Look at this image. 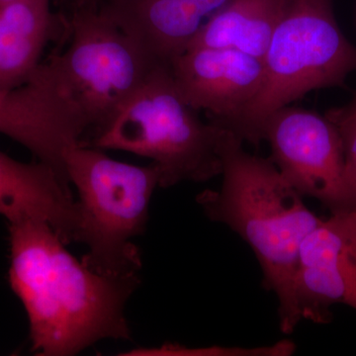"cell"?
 <instances>
[{
  "label": "cell",
  "mask_w": 356,
  "mask_h": 356,
  "mask_svg": "<svg viewBox=\"0 0 356 356\" xmlns=\"http://www.w3.org/2000/svg\"><path fill=\"white\" fill-rule=\"evenodd\" d=\"M9 283L29 320L33 353L70 356L104 339H130L126 305L140 275L100 274L79 261L50 225L8 224Z\"/></svg>",
  "instance_id": "6da1fadb"
},
{
  "label": "cell",
  "mask_w": 356,
  "mask_h": 356,
  "mask_svg": "<svg viewBox=\"0 0 356 356\" xmlns=\"http://www.w3.org/2000/svg\"><path fill=\"white\" fill-rule=\"evenodd\" d=\"M243 144L231 136L222 154L221 188L201 192L197 202L209 219L227 225L254 250L264 286L277 296L281 331L291 334L301 322L294 299L300 248L323 219L270 159L248 154Z\"/></svg>",
  "instance_id": "7a4b0ae2"
},
{
  "label": "cell",
  "mask_w": 356,
  "mask_h": 356,
  "mask_svg": "<svg viewBox=\"0 0 356 356\" xmlns=\"http://www.w3.org/2000/svg\"><path fill=\"white\" fill-rule=\"evenodd\" d=\"M233 134L204 122L178 92L168 65H161L86 145L151 159L159 187L168 188L221 175L222 154Z\"/></svg>",
  "instance_id": "3957f363"
},
{
  "label": "cell",
  "mask_w": 356,
  "mask_h": 356,
  "mask_svg": "<svg viewBox=\"0 0 356 356\" xmlns=\"http://www.w3.org/2000/svg\"><path fill=\"white\" fill-rule=\"evenodd\" d=\"M65 165L79 194L76 243L88 248L81 261L104 275H140L142 255L133 240L147 227L159 187L156 166L123 163L83 144L67 152Z\"/></svg>",
  "instance_id": "277c9868"
},
{
  "label": "cell",
  "mask_w": 356,
  "mask_h": 356,
  "mask_svg": "<svg viewBox=\"0 0 356 356\" xmlns=\"http://www.w3.org/2000/svg\"><path fill=\"white\" fill-rule=\"evenodd\" d=\"M262 63L261 90L231 130L255 145L273 112L312 91L343 86L356 72V47L337 24L332 0H291Z\"/></svg>",
  "instance_id": "5b68a950"
},
{
  "label": "cell",
  "mask_w": 356,
  "mask_h": 356,
  "mask_svg": "<svg viewBox=\"0 0 356 356\" xmlns=\"http://www.w3.org/2000/svg\"><path fill=\"white\" fill-rule=\"evenodd\" d=\"M70 43L44 63L51 83L95 132L161 65L102 10L70 11Z\"/></svg>",
  "instance_id": "8992f818"
},
{
  "label": "cell",
  "mask_w": 356,
  "mask_h": 356,
  "mask_svg": "<svg viewBox=\"0 0 356 356\" xmlns=\"http://www.w3.org/2000/svg\"><path fill=\"white\" fill-rule=\"evenodd\" d=\"M261 139L271 149V161L303 197L317 199L334 213L356 210L343 143L325 115L292 105L266 117Z\"/></svg>",
  "instance_id": "52a82bcc"
},
{
  "label": "cell",
  "mask_w": 356,
  "mask_h": 356,
  "mask_svg": "<svg viewBox=\"0 0 356 356\" xmlns=\"http://www.w3.org/2000/svg\"><path fill=\"white\" fill-rule=\"evenodd\" d=\"M88 130L42 64L19 86L0 88V134L25 147L67 182L65 156L83 144Z\"/></svg>",
  "instance_id": "ba28073f"
},
{
  "label": "cell",
  "mask_w": 356,
  "mask_h": 356,
  "mask_svg": "<svg viewBox=\"0 0 356 356\" xmlns=\"http://www.w3.org/2000/svg\"><path fill=\"white\" fill-rule=\"evenodd\" d=\"M300 321L327 323L336 304L356 310V210L323 219L300 248L294 282Z\"/></svg>",
  "instance_id": "9c48e42d"
},
{
  "label": "cell",
  "mask_w": 356,
  "mask_h": 356,
  "mask_svg": "<svg viewBox=\"0 0 356 356\" xmlns=\"http://www.w3.org/2000/svg\"><path fill=\"white\" fill-rule=\"evenodd\" d=\"M178 92L197 111L231 131L252 104L264 81L261 58L231 48L194 47L170 65Z\"/></svg>",
  "instance_id": "30bf717a"
},
{
  "label": "cell",
  "mask_w": 356,
  "mask_h": 356,
  "mask_svg": "<svg viewBox=\"0 0 356 356\" xmlns=\"http://www.w3.org/2000/svg\"><path fill=\"white\" fill-rule=\"evenodd\" d=\"M70 186L47 163H22L0 152V215L8 224L38 220L65 245L76 243L79 211Z\"/></svg>",
  "instance_id": "8fae6325"
},
{
  "label": "cell",
  "mask_w": 356,
  "mask_h": 356,
  "mask_svg": "<svg viewBox=\"0 0 356 356\" xmlns=\"http://www.w3.org/2000/svg\"><path fill=\"white\" fill-rule=\"evenodd\" d=\"M229 0H134L103 11L159 63L168 65L188 49L201 28Z\"/></svg>",
  "instance_id": "7c38bea8"
},
{
  "label": "cell",
  "mask_w": 356,
  "mask_h": 356,
  "mask_svg": "<svg viewBox=\"0 0 356 356\" xmlns=\"http://www.w3.org/2000/svg\"><path fill=\"white\" fill-rule=\"evenodd\" d=\"M51 21V0L0 6V88L19 86L39 67Z\"/></svg>",
  "instance_id": "4fadbf2b"
},
{
  "label": "cell",
  "mask_w": 356,
  "mask_h": 356,
  "mask_svg": "<svg viewBox=\"0 0 356 356\" xmlns=\"http://www.w3.org/2000/svg\"><path fill=\"white\" fill-rule=\"evenodd\" d=\"M291 0H229L189 44L231 48L264 58Z\"/></svg>",
  "instance_id": "5bb4252c"
},
{
  "label": "cell",
  "mask_w": 356,
  "mask_h": 356,
  "mask_svg": "<svg viewBox=\"0 0 356 356\" xmlns=\"http://www.w3.org/2000/svg\"><path fill=\"white\" fill-rule=\"evenodd\" d=\"M325 115L341 136L348 179L356 199V93L348 104L332 108Z\"/></svg>",
  "instance_id": "9a60e30c"
},
{
  "label": "cell",
  "mask_w": 356,
  "mask_h": 356,
  "mask_svg": "<svg viewBox=\"0 0 356 356\" xmlns=\"http://www.w3.org/2000/svg\"><path fill=\"white\" fill-rule=\"evenodd\" d=\"M69 11L79 9H93V10L112 11L127 6L134 0H60Z\"/></svg>",
  "instance_id": "2e32d148"
},
{
  "label": "cell",
  "mask_w": 356,
  "mask_h": 356,
  "mask_svg": "<svg viewBox=\"0 0 356 356\" xmlns=\"http://www.w3.org/2000/svg\"><path fill=\"white\" fill-rule=\"evenodd\" d=\"M13 1V0H0V6H4V4L9 3V2Z\"/></svg>",
  "instance_id": "e0dca14e"
}]
</instances>
